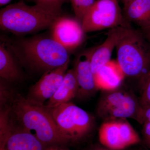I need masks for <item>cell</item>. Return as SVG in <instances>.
<instances>
[{
  "mask_svg": "<svg viewBox=\"0 0 150 150\" xmlns=\"http://www.w3.org/2000/svg\"><path fill=\"white\" fill-rule=\"evenodd\" d=\"M9 82L1 78L0 83V105L1 108L6 106V103L11 99L13 94L10 89L8 83Z\"/></svg>",
  "mask_w": 150,
  "mask_h": 150,
  "instance_id": "obj_22",
  "label": "cell"
},
{
  "mask_svg": "<svg viewBox=\"0 0 150 150\" xmlns=\"http://www.w3.org/2000/svg\"><path fill=\"white\" fill-rule=\"evenodd\" d=\"M10 108H1L0 113V150L2 149L13 126L10 118Z\"/></svg>",
  "mask_w": 150,
  "mask_h": 150,
  "instance_id": "obj_19",
  "label": "cell"
},
{
  "mask_svg": "<svg viewBox=\"0 0 150 150\" xmlns=\"http://www.w3.org/2000/svg\"><path fill=\"white\" fill-rule=\"evenodd\" d=\"M15 58L4 41L0 44V76L9 82L17 81L21 73Z\"/></svg>",
  "mask_w": 150,
  "mask_h": 150,
  "instance_id": "obj_16",
  "label": "cell"
},
{
  "mask_svg": "<svg viewBox=\"0 0 150 150\" xmlns=\"http://www.w3.org/2000/svg\"><path fill=\"white\" fill-rule=\"evenodd\" d=\"M140 105L142 106H150V70L140 80Z\"/></svg>",
  "mask_w": 150,
  "mask_h": 150,
  "instance_id": "obj_21",
  "label": "cell"
},
{
  "mask_svg": "<svg viewBox=\"0 0 150 150\" xmlns=\"http://www.w3.org/2000/svg\"><path fill=\"white\" fill-rule=\"evenodd\" d=\"M79 86L73 68L67 71L57 91L45 105L48 107L51 108L70 102L71 100L77 96Z\"/></svg>",
  "mask_w": 150,
  "mask_h": 150,
  "instance_id": "obj_14",
  "label": "cell"
},
{
  "mask_svg": "<svg viewBox=\"0 0 150 150\" xmlns=\"http://www.w3.org/2000/svg\"><path fill=\"white\" fill-rule=\"evenodd\" d=\"M126 119H117L121 141L124 148L139 144L141 138L138 133Z\"/></svg>",
  "mask_w": 150,
  "mask_h": 150,
  "instance_id": "obj_18",
  "label": "cell"
},
{
  "mask_svg": "<svg viewBox=\"0 0 150 150\" xmlns=\"http://www.w3.org/2000/svg\"><path fill=\"white\" fill-rule=\"evenodd\" d=\"M11 0H0V5L1 6L7 4L9 3Z\"/></svg>",
  "mask_w": 150,
  "mask_h": 150,
  "instance_id": "obj_29",
  "label": "cell"
},
{
  "mask_svg": "<svg viewBox=\"0 0 150 150\" xmlns=\"http://www.w3.org/2000/svg\"><path fill=\"white\" fill-rule=\"evenodd\" d=\"M95 48L83 51L76 59L74 69L79 86L77 96L88 97L98 90L91 65V59Z\"/></svg>",
  "mask_w": 150,
  "mask_h": 150,
  "instance_id": "obj_10",
  "label": "cell"
},
{
  "mask_svg": "<svg viewBox=\"0 0 150 150\" xmlns=\"http://www.w3.org/2000/svg\"><path fill=\"white\" fill-rule=\"evenodd\" d=\"M117 62L126 77L141 80L150 70V43L130 25L117 27Z\"/></svg>",
  "mask_w": 150,
  "mask_h": 150,
  "instance_id": "obj_4",
  "label": "cell"
},
{
  "mask_svg": "<svg viewBox=\"0 0 150 150\" xmlns=\"http://www.w3.org/2000/svg\"><path fill=\"white\" fill-rule=\"evenodd\" d=\"M121 2L123 3V5H124L126 4L127 3L133 1V0H121Z\"/></svg>",
  "mask_w": 150,
  "mask_h": 150,
  "instance_id": "obj_30",
  "label": "cell"
},
{
  "mask_svg": "<svg viewBox=\"0 0 150 150\" xmlns=\"http://www.w3.org/2000/svg\"><path fill=\"white\" fill-rule=\"evenodd\" d=\"M47 147L31 132L13 126L0 150H46Z\"/></svg>",
  "mask_w": 150,
  "mask_h": 150,
  "instance_id": "obj_12",
  "label": "cell"
},
{
  "mask_svg": "<svg viewBox=\"0 0 150 150\" xmlns=\"http://www.w3.org/2000/svg\"><path fill=\"white\" fill-rule=\"evenodd\" d=\"M13 113L21 128L31 132L47 147L68 143L60 133L49 108L45 104L13 94L11 100Z\"/></svg>",
  "mask_w": 150,
  "mask_h": 150,
  "instance_id": "obj_3",
  "label": "cell"
},
{
  "mask_svg": "<svg viewBox=\"0 0 150 150\" xmlns=\"http://www.w3.org/2000/svg\"><path fill=\"white\" fill-rule=\"evenodd\" d=\"M69 63L44 73L39 81L30 88L26 98L39 104H45V101L54 95L61 85Z\"/></svg>",
  "mask_w": 150,
  "mask_h": 150,
  "instance_id": "obj_8",
  "label": "cell"
},
{
  "mask_svg": "<svg viewBox=\"0 0 150 150\" xmlns=\"http://www.w3.org/2000/svg\"><path fill=\"white\" fill-rule=\"evenodd\" d=\"M51 28L52 37L69 51L77 48L84 40L85 33L77 20L61 16Z\"/></svg>",
  "mask_w": 150,
  "mask_h": 150,
  "instance_id": "obj_9",
  "label": "cell"
},
{
  "mask_svg": "<svg viewBox=\"0 0 150 150\" xmlns=\"http://www.w3.org/2000/svg\"><path fill=\"white\" fill-rule=\"evenodd\" d=\"M140 107L139 100L133 94L115 90L103 96L97 110L100 116L105 121L127 118L137 121Z\"/></svg>",
  "mask_w": 150,
  "mask_h": 150,
  "instance_id": "obj_7",
  "label": "cell"
},
{
  "mask_svg": "<svg viewBox=\"0 0 150 150\" xmlns=\"http://www.w3.org/2000/svg\"><path fill=\"white\" fill-rule=\"evenodd\" d=\"M142 135L145 145L150 149V123H146L143 124Z\"/></svg>",
  "mask_w": 150,
  "mask_h": 150,
  "instance_id": "obj_24",
  "label": "cell"
},
{
  "mask_svg": "<svg viewBox=\"0 0 150 150\" xmlns=\"http://www.w3.org/2000/svg\"><path fill=\"white\" fill-rule=\"evenodd\" d=\"M95 0H71L76 19L81 22L83 18L93 5Z\"/></svg>",
  "mask_w": 150,
  "mask_h": 150,
  "instance_id": "obj_20",
  "label": "cell"
},
{
  "mask_svg": "<svg viewBox=\"0 0 150 150\" xmlns=\"http://www.w3.org/2000/svg\"><path fill=\"white\" fill-rule=\"evenodd\" d=\"M23 66L31 71L44 73L70 62V51L52 37L35 36L5 41Z\"/></svg>",
  "mask_w": 150,
  "mask_h": 150,
  "instance_id": "obj_1",
  "label": "cell"
},
{
  "mask_svg": "<svg viewBox=\"0 0 150 150\" xmlns=\"http://www.w3.org/2000/svg\"><path fill=\"white\" fill-rule=\"evenodd\" d=\"M48 108L60 133L67 142H78L92 129L93 121L91 116L73 103L70 101Z\"/></svg>",
  "mask_w": 150,
  "mask_h": 150,
  "instance_id": "obj_5",
  "label": "cell"
},
{
  "mask_svg": "<svg viewBox=\"0 0 150 150\" xmlns=\"http://www.w3.org/2000/svg\"><path fill=\"white\" fill-rule=\"evenodd\" d=\"M85 33L112 29L129 25L118 0H96L84 16L81 22Z\"/></svg>",
  "mask_w": 150,
  "mask_h": 150,
  "instance_id": "obj_6",
  "label": "cell"
},
{
  "mask_svg": "<svg viewBox=\"0 0 150 150\" xmlns=\"http://www.w3.org/2000/svg\"><path fill=\"white\" fill-rule=\"evenodd\" d=\"M46 150H64L57 147V146H51L47 147Z\"/></svg>",
  "mask_w": 150,
  "mask_h": 150,
  "instance_id": "obj_28",
  "label": "cell"
},
{
  "mask_svg": "<svg viewBox=\"0 0 150 150\" xmlns=\"http://www.w3.org/2000/svg\"><path fill=\"white\" fill-rule=\"evenodd\" d=\"M36 3L45 4H53L63 3L65 2V0H35Z\"/></svg>",
  "mask_w": 150,
  "mask_h": 150,
  "instance_id": "obj_25",
  "label": "cell"
},
{
  "mask_svg": "<svg viewBox=\"0 0 150 150\" xmlns=\"http://www.w3.org/2000/svg\"><path fill=\"white\" fill-rule=\"evenodd\" d=\"M141 31L143 33L145 37L146 38L147 40L150 43V28L146 30H141Z\"/></svg>",
  "mask_w": 150,
  "mask_h": 150,
  "instance_id": "obj_26",
  "label": "cell"
},
{
  "mask_svg": "<svg viewBox=\"0 0 150 150\" xmlns=\"http://www.w3.org/2000/svg\"><path fill=\"white\" fill-rule=\"evenodd\" d=\"M98 137L100 144L105 147L115 150L125 149L121 141L117 119L103 123L100 127Z\"/></svg>",
  "mask_w": 150,
  "mask_h": 150,
  "instance_id": "obj_17",
  "label": "cell"
},
{
  "mask_svg": "<svg viewBox=\"0 0 150 150\" xmlns=\"http://www.w3.org/2000/svg\"><path fill=\"white\" fill-rule=\"evenodd\" d=\"M125 77L116 60H110L94 75L97 88L105 91L117 89Z\"/></svg>",
  "mask_w": 150,
  "mask_h": 150,
  "instance_id": "obj_11",
  "label": "cell"
},
{
  "mask_svg": "<svg viewBox=\"0 0 150 150\" xmlns=\"http://www.w3.org/2000/svg\"><path fill=\"white\" fill-rule=\"evenodd\" d=\"M91 150H115L111 149H108V148L105 147H96L93 148Z\"/></svg>",
  "mask_w": 150,
  "mask_h": 150,
  "instance_id": "obj_27",
  "label": "cell"
},
{
  "mask_svg": "<svg viewBox=\"0 0 150 150\" xmlns=\"http://www.w3.org/2000/svg\"><path fill=\"white\" fill-rule=\"evenodd\" d=\"M117 37V27L110 29L104 42L95 48L91 59V65L94 75L111 60L112 51L116 46Z\"/></svg>",
  "mask_w": 150,
  "mask_h": 150,
  "instance_id": "obj_15",
  "label": "cell"
},
{
  "mask_svg": "<svg viewBox=\"0 0 150 150\" xmlns=\"http://www.w3.org/2000/svg\"><path fill=\"white\" fill-rule=\"evenodd\" d=\"M137 121L142 124L150 123V106L141 105Z\"/></svg>",
  "mask_w": 150,
  "mask_h": 150,
  "instance_id": "obj_23",
  "label": "cell"
},
{
  "mask_svg": "<svg viewBox=\"0 0 150 150\" xmlns=\"http://www.w3.org/2000/svg\"><path fill=\"white\" fill-rule=\"evenodd\" d=\"M63 4L28 6L21 1L9 5L0 11L1 29L18 35L51 27L61 16Z\"/></svg>",
  "mask_w": 150,
  "mask_h": 150,
  "instance_id": "obj_2",
  "label": "cell"
},
{
  "mask_svg": "<svg viewBox=\"0 0 150 150\" xmlns=\"http://www.w3.org/2000/svg\"><path fill=\"white\" fill-rule=\"evenodd\" d=\"M123 16L141 30L150 28V0H133L124 5Z\"/></svg>",
  "mask_w": 150,
  "mask_h": 150,
  "instance_id": "obj_13",
  "label": "cell"
}]
</instances>
